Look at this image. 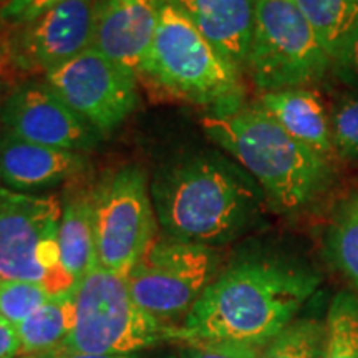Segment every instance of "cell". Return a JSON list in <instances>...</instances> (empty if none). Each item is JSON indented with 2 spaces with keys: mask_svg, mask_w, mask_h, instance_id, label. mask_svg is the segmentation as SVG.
<instances>
[{
  "mask_svg": "<svg viewBox=\"0 0 358 358\" xmlns=\"http://www.w3.org/2000/svg\"><path fill=\"white\" fill-rule=\"evenodd\" d=\"M325 325L322 358H358V301L352 294L335 295Z\"/></svg>",
  "mask_w": 358,
  "mask_h": 358,
  "instance_id": "cell-22",
  "label": "cell"
},
{
  "mask_svg": "<svg viewBox=\"0 0 358 358\" xmlns=\"http://www.w3.org/2000/svg\"><path fill=\"white\" fill-rule=\"evenodd\" d=\"M87 169L85 153L35 145L0 129V186L32 194L78 178Z\"/></svg>",
  "mask_w": 358,
  "mask_h": 358,
  "instance_id": "cell-14",
  "label": "cell"
},
{
  "mask_svg": "<svg viewBox=\"0 0 358 358\" xmlns=\"http://www.w3.org/2000/svg\"><path fill=\"white\" fill-rule=\"evenodd\" d=\"M241 75L171 0H161L158 27L138 78L176 100L226 113L243 106Z\"/></svg>",
  "mask_w": 358,
  "mask_h": 358,
  "instance_id": "cell-4",
  "label": "cell"
},
{
  "mask_svg": "<svg viewBox=\"0 0 358 358\" xmlns=\"http://www.w3.org/2000/svg\"><path fill=\"white\" fill-rule=\"evenodd\" d=\"M169 358H176V357H169Z\"/></svg>",
  "mask_w": 358,
  "mask_h": 358,
  "instance_id": "cell-32",
  "label": "cell"
},
{
  "mask_svg": "<svg viewBox=\"0 0 358 358\" xmlns=\"http://www.w3.org/2000/svg\"><path fill=\"white\" fill-rule=\"evenodd\" d=\"M257 105L295 140L327 158L334 153L330 115L313 90L287 88L266 92L259 98Z\"/></svg>",
  "mask_w": 358,
  "mask_h": 358,
  "instance_id": "cell-16",
  "label": "cell"
},
{
  "mask_svg": "<svg viewBox=\"0 0 358 358\" xmlns=\"http://www.w3.org/2000/svg\"><path fill=\"white\" fill-rule=\"evenodd\" d=\"M62 0H10L0 7V22L8 27H20L34 20L40 13L55 6Z\"/></svg>",
  "mask_w": 358,
  "mask_h": 358,
  "instance_id": "cell-27",
  "label": "cell"
},
{
  "mask_svg": "<svg viewBox=\"0 0 358 358\" xmlns=\"http://www.w3.org/2000/svg\"><path fill=\"white\" fill-rule=\"evenodd\" d=\"M0 123L25 141L78 153L92 150L100 140L43 80H30L13 88L0 105Z\"/></svg>",
  "mask_w": 358,
  "mask_h": 358,
  "instance_id": "cell-12",
  "label": "cell"
},
{
  "mask_svg": "<svg viewBox=\"0 0 358 358\" xmlns=\"http://www.w3.org/2000/svg\"><path fill=\"white\" fill-rule=\"evenodd\" d=\"M90 198L98 266L127 277L159 232L148 174L138 164L111 169Z\"/></svg>",
  "mask_w": 358,
  "mask_h": 358,
  "instance_id": "cell-9",
  "label": "cell"
},
{
  "mask_svg": "<svg viewBox=\"0 0 358 358\" xmlns=\"http://www.w3.org/2000/svg\"><path fill=\"white\" fill-rule=\"evenodd\" d=\"M203 129L256 179L279 211L302 209L329 185V158L290 136L259 105L209 113Z\"/></svg>",
  "mask_w": 358,
  "mask_h": 358,
  "instance_id": "cell-3",
  "label": "cell"
},
{
  "mask_svg": "<svg viewBox=\"0 0 358 358\" xmlns=\"http://www.w3.org/2000/svg\"><path fill=\"white\" fill-rule=\"evenodd\" d=\"M7 2H10V0H0V7H2V6H6Z\"/></svg>",
  "mask_w": 358,
  "mask_h": 358,
  "instance_id": "cell-30",
  "label": "cell"
},
{
  "mask_svg": "<svg viewBox=\"0 0 358 358\" xmlns=\"http://www.w3.org/2000/svg\"><path fill=\"white\" fill-rule=\"evenodd\" d=\"M150 187L159 231L209 248L244 234L262 204V192L248 174L206 153L169 161Z\"/></svg>",
  "mask_w": 358,
  "mask_h": 358,
  "instance_id": "cell-2",
  "label": "cell"
},
{
  "mask_svg": "<svg viewBox=\"0 0 358 358\" xmlns=\"http://www.w3.org/2000/svg\"><path fill=\"white\" fill-rule=\"evenodd\" d=\"M214 248L158 232L127 274L129 292L161 324L181 329L204 290L217 277Z\"/></svg>",
  "mask_w": 358,
  "mask_h": 358,
  "instance_id": "cell-7",
  "label": "cell"
},
{
  "mask_svg": "<svg viewBox=\"0 0 358 358\" xmlns=\"http://www.w3.org/2000/svg\"><path fill=\"white\" fill-rule=\"evenodd\" d=\"M159 2L161 0H96L92 48L138 78L143 58L158 27Z\"/></svg>",
  "mask_w": 358,
  "mask_h": 358,
  "instance_id": "cell-13",
  "label": "cell"
},
{
  "mask_svg": "<svg viewBox=\"0 0 358 358\" xmlns=\"http://www.w3.org/2000/svg\"><path fill=\"white\" fill-rule=\"evenodd\" d=\"M77 320L75 289L53 297L15 327L20 357H43L58 352L73 332Z\"/></svg>",
  "mask_w": 358,
  "mask_h": 358,
  "instance_id": "cell-18",
  "label": "cell"
},
{
  "mask_svg": "<svg viewBox=\"0 0 358 358\" xmlns=\"http://www.w3.org/2000/svg\"><path fill=\"white\" fill-rule=\"evenodd\" d=\"M334 153L358 163V92H348L335 101L330 115Z\"/></svg>",
  "mask_w": 358,
  "mask_h": 358,
  "instance_id": "cell-24",
  "label": "cell"
},
{
  "mask_svg": "<svg viewBox=\"0 0 358 358\" xmlns=\"http://www.w3.org/2000/svg\"><path fill=\"white\" fill-rule=\"evenodd\" d=\"M96 0H62L34 20L13 27L7 42L10 64L45 75L92 47Z\"/></svg>",
  "mask_w": 358,
  "mask_h": 358,
  "instance_id": "cell-11",
  "label": "cell"
},
{
  "mask_svg": "<svg viewBox=\"0 0 358 358\" xmlns=\"http://www.w3.org/2000/svg\"><path fill=\"white\" fill-rule=\"evenodd\" d=\"M319 282L308 268L275 257L232 264L192 307L176 343L196 338L264 347L292 324Z\"/></svg>",
  "mask_w": 358,
  "mask_h": 358,
  "instance_id": "cell-1",
  "label": "cell"
},
{
  "mask_svg": "<svg viewBox=\"0 0 358 358\" xmlns=\"http://www.w3.org/2000/svg\"><path fill=\"white\" fill-rule=\"evenodd\" d=\"M327 243L335 266L358 292V192L335 209Z\"/></svg>",
  "mask_w": 358,
  "mask_h": 358,
  "instance_id": "cell-20",
  "label": "cell"
},
{
  "mask_svg": "<svg viewBox=\"0 0 358 358\" xmlns=\"http://www.w3.org/2000/svg\"><path fill=\"white\" fill-rule=\"evenodd\" d=\"M62 199L0 186V280L35 282L60 295L77 282L62 266Z\"/></svg>",
  "mask_w": 358,
  "mask_h": 358,
  "instance_id": "cell-6",
  "label": "cell"
},
{
  "mask_svg": "<svg viewBox=\"0 0 358 358\" xmlns=\"http://www.w3.org/2000/svg\"><path fill=\"white\" fill-rule=\"evenodd\" d=\"M75 303V329L60 350L134 355L163 340H178L179 329L161 324L138 306L127 277L100 266L77 282Z\"/></svg>",
  "mask_w": 358,
  "mask_h": 358,
  "instance_id": "cell-5",
  "label": "cell"
},
{
  "mask_svg": "<svg viewBox=\"0 0 358 358\" xmlns=\"http://www.w3.org/2000/svg\"><path fill=\"white\" fill-rule=\"evenodd\" d=\"M19 358H34V357H19Z\"/></svg>",
  "mask_w": 358,
  "mask_h": 358,
  "instance_id": "cell-31",
  "label": "cell"
},
{
  "mask_svg": "<svg viewBox=\"0 0 358 358\" xmlns=\"http://www.w3.org/2000/svg\"><path fill=\"white\" fill-rule=\"evenodd\" d=\"M236 69L245 71L257 0H171Z\"/></svg>",
  "mask_w": 358,
  "mask_h": 358,
  "instance_id": "cell-15",
  "label": "cell"
},
{
  "mask_svg": "<svg viewBox=\"0 0 358 358\" xmlns=\"http://www.w3.org/2000/svg\"><path fill=\"white\" fill-rule=\"evenodd\" d=\"M330 58L358 20V0H295Z\"/></svg>",
  "mask_w": 358,
  "mask_h": 358,
  "instance_id": "cell-19",
  "label": "cell"
},
{
  "mask_svg": "<svg viewBox=\"0 0 358 358\" xmlns=\"http://www.w3.org/2000/svg\"><path fill=\"white\" fill-rule=\"evenodd\" d=\"M335 75L358 92V20L332 58Z\"/></svg>",
  "mask_w": 358,
  "mask_h": 358,
  "instance_id": "cell-26",
  "label": "cell"
},
{
  "mask_svg": "<svg viewBox=\"0 0 358 358\" xmlns=\"http://www.w3.org/2000/svg\"><path fill=\"white\" fill-rule=\"evenodd\" d=\"M176 358H259L262 347L209 340H181Z\"/></svg>",
  "mask_w": 358,
  "mask_h": 358,
  "instance_id": "cell-25",
  "label": "cell"
},
{
  "mask_svg": "<svg viewBox=\"0 0 358 358\" xmlns=\"http://www.w3.org/2000/svg\"><path fill=\"white\" fill-rule=\"evenodd\" d=\"M42 80L98 136L115 131L140 100L131 71L92 47Z\"/></svg>",
  "mask_w": 358,
  "mask_h": 358,
  "instance_id": "cell-10",
  "label": "cell"
},
{
  "mask_svg": "<svg viewBox=\"0 0 358 358\" xmlns=\"http://www.w3.org/2000/svg\"><path fill=\"white\" fill-rule=\"evenodd\" d=\"M38 358H134V355H100V353H83V352H65L58 350Z\"/></svg>",
  "mask_w": 358,
  "mask_h": 358,
  "instance_id": "cell-29",
  "label": "cell"
},
{
  "mask_svg": "<svg viewBox=\"0 0 358 358\" xmlns=\"http://www.w3.org/2000/svg\"><path fill=\"white\" fill-rule=\"evenodd\" d=\"M327 337L325 322L299 319L261 348L259 358H322Z\"/></svg>",
  "mask_w": 358,
  "mask_h": 358,
  "instance_id": "cell-21",
  "label": "cell"
},
{
  "mask_svg": "<svg viewBox=\"0 0 358 358\" xmlns=\"http://www.w3.org/2000/svg\"><path fill=\"white\" fill-rule=\"evenodd\" d=\"M52 297L48 289L35 282L0 280V317L17 327Z\"/></svg>",
  "mask_w": 358,
  "mask_h": 358,
  "instance_id": "cell-23",
  "label": "cell"
},
{
  "mask_svg": "<svg viewBox=\"0 0 358 358\" xmlns=\"http://www.w3.org/2000/svg\"><path fill=\"white\" fill-rule=\"evenodd\" d=\"M58 248L62 266L75 282H80L88 272L98 267L90 189L71 191L62 201Z\"/></svg>",
  "mask_w": 358,
  "mask_h": 358,
  "instance_id": "cell-17",
  "label": "cell"
},
{
  "mask_svg": "<svg viewBox=\"0 0 358 358\" xmlns=\"http://www.w3.org/2000/svg\"><path fill=\"white\" fill-rule=\"evenodd\" d=\"M20 340L15 325L0 317V358H19Z\"/></svg>",
  "mask_w": 358,
  "mask_h": 358,
  "instance_id": "cell-28",
  "label": "cell"
},
{
  "mask_svg": "<svg viewBox=\"0 0 358 358\" xmlns=\"http://www.w3.org/2000/svg\"><path fill=\"white\" fill-rule=\"evenodd\" d=\"M332 58L295 0H257L248 66L262 93L319 82Z\"/></svg>",
  "mask_w": 358,
  "mask_h": 358,
  "instance_id": "cell-8",
  "label": "cell"
}]
</instances>
